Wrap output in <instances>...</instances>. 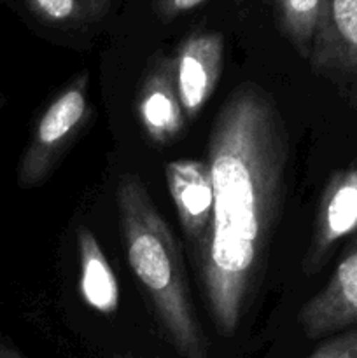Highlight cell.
Masks as SVG:
<instances>
[{
  "instance_id": "cell-1",
  "label": "cell",
  "mask_w": 357,
  "mask_h": 358,
  "mask_svg": "<svg viewBox=\"0 0 357 358\" xmlns=\"http://www.w3.org/2000/svg\"><path fill=\"white\" fill-rule=\"evenodd\" d=\"M289 152L286 121L272 94L254 83L231 91L210 131L214 213L196 266L203 301L224 338L237 334L265 271L286 196Z\"/></svg>"
},
{
  "instance_id": "cell-2",
  "label": "cell",
  "mask_w": 357,
  "mask_h": 358,
  "mask_svg": "<svg viewBox=\"0 0 357 358\" xmlns=\"http://www.w3.org/2000/svg\"><path fill=\"white\" fill-rule=\"evenodd\" d=\"M115 203L128 264L164 334L182 358H209V341L189 297L181 247L144 182L133 173L121 175Z\"/></svg>"
},
{
  "instance_id": "cell-3",
  "label": "cell",
  "mask_w": 357,
  "mask_h": 358,
  "mask_svg": "<svg viewBox=\"0 0 357 358\" xmlns=\"http://www.w3.org/2000/svg\"><path fill=\"white\" fill-rule=\"evenodd\" d=\"M90 117L88 76L80 73L56 94L35 124L30 143L18 168V182L21 187H35L49 177Z\"/></svg>"
},
{
  "instance_id": "cell-4",
  "label": "cell",
  "mask_w": 357,
  "mask_h": 358,
  "mask_svg": "<svg viewBox=\"0 0 357 358\" xmlns=\"http://www.w3.org/2000/svg\"><path fill=\"white\" fill-rule=\"evenodd\" d=\"M170 198L178 222L191 245L195 264L202 261L214 213L212 173L206 161L175 159L164 166Z\"/></svg>"
},
{
  "instance_id": "cell-5",
  "label": "cell",
  "mask_w": 357,
  "mask_h": 358,
  "mask_svg": "<svg viewBox=\"0 0 357 358\" xmlns=\"http://www.w3.org/2000/svg\"><path fill=\"white\" fill-rule=\"evenodd\" d=\"M357 231V164L335 171L322 191L303 273L314 276L340 240Z\"/></svg>"
},
{
  "instance_id": "cell-6",
  "label": "cell",
  "mask_w": 357,
  "mask_h": 358,
  "mask_svg": "<svg viewBox=\"0 0 357 358\" xmlns=\"http://www.w3.org/2000/svg\"><path fill=\"white\" fill-rule=\"evenodd\" d=\"M357 322V236L343 252L324 289L301 306L298 324L308 339L346 329Z\"/></svg>"
},
{
  "instance_id": "cell-7",
  "label": "cell",
  "mask_w": 357,
  "mask_h": 358,
  "mask_svg": "<svg viewBox=\"0 0 357 358\" xmlns=\"http://www.w3.org/2000/svg\"><path fill=\"white\" fill-rule=\"evenodd\" d=\"M308 59L329 79H357V0L322 2Z\"/></svg>"
},
{
  "instance_id": "cell-8",
  "label": "cell",
  "mask_w": 357,
  "mask_h": 358,
  "mask_svg": "<svg viewBox=\"0 0 357 358\" xmlns=\"http://www.w3.org/2000/svg\"><path fill=\"white\" fill-rule=\"evenodd\" d=\"M136 117L150 142L168 145L184 133L188 119L178 98L172 58H158L144 76L136 94Z\"/></svg>"
},
{
  "instance_id": "cell-9",
  "label": "cell",
  "mask_w": 357,
  "mask_h": 358,
  "mask_svg": "<svg viewBox=\"0 0 357 358\" xmlns=\"http://www.w3.org/2000/svg\"><path fill=\"white\" fill-rule=\"evenodd\" d=\"M175 83L182 110L195 121L209 103L223 73V38L202 34L188 38L174 58Z\"/></svg>"
},
{
  "instance_id": "cell-10",
  "label": "cell",
  "mask_w": 357,
  "mask_h": 358,
  "mask_svg": "<svg viewBox=\"0 0 357 358\" xmlns=\"http://www.w3.org/2000/svg\"><path fill=\"white\" fill-rule=\"evenodd\" d=\"M79 252V290L84 303L100 315L111 317L119 310V283L97 236L80 226L77 229Z\"/></svg>"
},
{
  "instance_id": "cell-11",
  "label": "cell",
  "mask_w": 357,
  "mask_h": 358,
  "mask_svg": "<svg viewBox=\"0 0 357 358\" xmlns=\"http://www.w3.org/2000/svg\"><path fill=\"white\" fill-rule=\"evenodd\" d=\"M324 0H279L284 30L301 58H310Z\"/></svg>"
},
{
  "instance_id": "cell-12",
  "label": "cell",
  "mask_w": 357,
  "mask_h": 358,
  "mask_svg": "<svg viewBox=\"0 0 357 358\" xmlns=\"http://www.w3.org/2000/svg\"><path fill=\"white\" fill-rule=\"evenodd\" d=\"M31 7L44 20L55 23L83 21L84 17L98 13V7H94L90 0H31Z\"/></svg>"
},
{
  "instance_id": "cell-13",
  "label": "cell",
  "mask_w": 357,
  "mask_h": 358,
  "mask_svg": "<svg viewBox=\"0 0 357 358\" xmlns=\"http://www.w3.org/2000/svg\"><path fill=\"white\" fill-rule=\"evenodd\" d=\"M308 358H357V329L329 339Z\"/></svg>"
},
{
  "instance_id": "cell-14",
  "label": "cell",
  "mask_w": 357,
  "mask_h": 358,
  "mask_svg": "<svg viewBox=\"0 0 357 358\" xmlns=\"http://www.w3.org/2000/svg\"><path fill=\"white\" fill-rule=\"evenodd\" d=\"M202 2L203 0H168L167 10L168 13H182V10L192 9Z\"/></svg>"
},
{
  "instance_id": "cell-15",
  "label": "cell",
  "mask_w": 357,
  "mask_h": 358,
  "mask_svg": "<svg viewBox=\"0 0 357 358\" xmlns=\"http://www.w3.org/2000/svg\"><path fill=\"white\" fill-rule=\"evenodd\" d=\"M0 358H24L18 350H14L13 346L7 345L6 341L0 339Z\"/></svg>"
}]
</instances>
